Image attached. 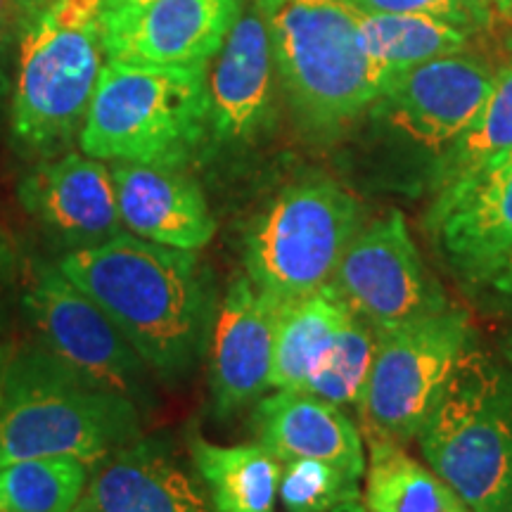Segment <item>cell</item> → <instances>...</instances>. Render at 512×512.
I'll return each mask as SVG.
<instances>
[{"instance_id":"1","label":"cell","mask_w":512,"mask_h":512,"mask_svg":"<svg viewBox=\"0 0 512 512\" xmlns=\"http://www.w3.org/2000/svg\"><path fill=\"white\" fill-rule=\"evenodd\" d=\"M57 266L117 323L159 382L185 380L209 349L219 306L197 252L126 230L98 247L64 254Z\"/></svg>"},{"instance_id":"2","label":"cell","mask_w":512,"mask_h":512,"mask_svg":"<svg viewBox=\"0 0 512 512\" xmlns=\"http://www.w3.org/2000/svg\"><path fill=\"white\" fill-rule=\"evenodd\" d=\"M133 401L76 373L38 344L5 358L0 375V467L67 456L98 465L143 437Z\"/></svg>"},{"instance_id":"3","label":"cell","mask_w":512,"mask_h":512,"mask_svg":"<svg viewBox=\"0 0 512 512\" xmlns=\"http://www.w3.org/2000/svg\"><path fill=\"white\" fill-rule=\"evenodd\" d=\"M271 38L275 76L306 131L332 136L380 98L361 10L349 0H252Z\"/></svg>"},{"instance_id":"4","label":"cell","mask_w":512,"mask_h":512,"mask_svg":"<svg viewBox=\"0 0 512 512\" xmlns=\"http://www.w3.org/2000/svg\"><path fill=\"white\" fill-rule=\"evenodd\" d=\"M207 136V67L107 60L79 145L102 162L185 166Z\"/></svg>"},{"instance_id":"5","label":"cell","mask_w":512,"mask_h":512,"mask_svg":"<svg viewBox=\"0 0 512 512\" xmlns=\"http://www.w3.org/2000/svg\"><path fill=\"white\" fill-rule=\"evenodd\" d=\"M425 463L472 512H512V366L472 344L418 432Z\"/></svg>"},{"instance_id":"6","label":"cell","mask_w":512,"mask_h":512,"mask_svg":"<svg viewBox=\"0 0 512 512\" xmlns=\"http://www.w3.org/2000/svg\"><path fill=\"white\" fill-rule=\"evenodd\" d=\"M100 0H46L19 38L12 138L53 155L81 133L102 69Z\"/></svg>"},{"instance_id":"7","label":"cell","mask_w":512,"mask_h":512,"mask_svg":"<svg viewBox=\"0 0 512 512\" xmlns=\"http://www.w3.org/2000/svg\"><path fill=\"white\" fill-rule=\"evenodd\" d=\"M361 230V204L328 178L287 185L245 233V271L280 304L328 285Z\"/></svg>"},{"instance_id":"8","label":"cell","mask_w":512,"mask_h":512,"mask_svg":"<svg viewBox=\"0 0 512 512\" xmlns=\"http://www.w3.org/2000/svg\"><path fill=\"white\" fill-rule=\"evenodd\" d=\"M377 330L373 366L358 399L361 432L406 446L475 344L470 318L458 306Z\"/></svg>"},{"instance_id":"9","label":"cell","mask_w":512,"mask_h":512,"mask_svg":"<svg viewBox=\"0 0 512 512\" xmlns=\"http://www.w3.org/2000/svg\"><path fill=\"white\" fill-rule=\"evenodd\" d=\"M24 311L50 354L150 415L157 380L117 323L50 261H36L22 294Z\"/></svg>"},{"instance_id":"10","label":"cell","mask_w":512,"mask_h":512,"mask_svg":"<svg viewBox=\"0 0 512 512\" xmlns=\"http://www.w3.org/2000/svg\"><path fill=\"white\" fill-rule=\"evenodd\" d=\"M330 285L375 328L432 316L451 306L401 211L361 226Z\"/></svg>"},{"instance_id":"11","label":"cell","mask_w":512,"mask_h":512,"mask_svg":"<svg viewBox=\"0 0 512 512\" xmlns=\"http://www.w3.org/2000/svg\"><path fill=\"white\" fill-rule=\"evenodd\" d=\"M427 230L460 283L489 287L512 264V150L434 195Z\"/></svg>"},{"instance_id":"12","label":"cell","mask_w":512,"mask_h":512,"mask_svg":"<svg viewBox=\"0 0 512 512\" xmlns=\"http://www.w3.org/2000/svg\"><path fill=\"white\" fill-rule=\"evenodd\" d=\"M494 72L470 50L434 57L389 76L370 110L413 145L441 155L484 105Z\"/></svg>"},{"instance_id":"13","label":"cell","mask_w":512,"mask_h":512,"mask_svg":"<svg viewBox=\"0 0 512 512\" xmlns=\"http://www.w3.org/2000/svg\"><path fill=\"white\" fill-rule=\"evenodd\" d=\"M247 0H147L102 10L107 60L155 67H207L238 22Z\"/></svg>"},{"instance_id":"14","label":"cell","mask_w":512,"mask_h":512,"mask_svg":"<svg viewBox=\"0 0 512 512\" xmlns=\"http://www.w3.org/2000/svg\"><path fill=\"white\" fill-rule=\"evenodd\" d=\"M17 197L43 233L67 254L126 233L112 169L83 152L43 159L19 183Z\"/></svg>"},{"instance_id":"15","label":"cell","mask_w":512,"mask_h":512,"mask_svg":"<svg viewBox=\"0 0 512 512\" xmlns=\"http://www.w3.org/2000/svg\"><path fill=\"white\" fill-rule=\"evenodd\" d=\"M280 309L283 304L261 292L247 273L228 287L209 337V389L219 418H233L271 389L268 377Z\"/></svg>"},{"instance_id":"16","label":"cell","mask_w":512,"mask_h":512,"mask_svg":"<svg viewBox=\"0 0 512 512\" xmlns=\"http://www.w3.org/2000/svg\"><path fill=\"white\" fill-rule=\"evenodd\" d=\"M275 62L264 17L252 3L207 64L209 136L245 143L273 114Z\"/></svg>"},{"instance_id":"17","label":"cell","mask_w":512,"mask_h":512,"mask_svg":"<svg viewBox=\"0 0 512 512\" xmlns=\"http://www.w3.org/2000/svg\"><path fill=\"white\" fill-rule=\"evenodd\" d=\"M112 178L128 233L185 252H200L214 238L207 197L183 166L114 162Z\"/></svg>"},{"instance_id":"18","label":"cell","mask_w":512,"mask_h":512,"mask_svg":"<svg viewBox=\"0 0 512 512\" xmlns=\"http://www.w3.org/2000/svg\"><path fill=\"white\" fill-rule=\"evenodd\" d=\"M256 441L280 463L323 460L358 479L366 477V441L344 408L302 389H273L256 401Z\"/></svg>"},{"instance_id":"19","label":"cell","mask_w":512,"mask_h":512,"mask_svg":"<svg viewBox=\"0 0 512 512\" xmlns=\"http://www.w3.org/2000/svg\"><path fill=\"white\" fill-rule=\"evenodd\" d=\"M74 512H214L207 494L155 441L133 444L91 467Z\"/></svg>"},{"instance_id":"20","label":"cell","mask_w":512,"mask_h":512,"mask_svg":"<svg viewBox=\"0 0 512 512\" xmlns=\"http://www.w3.org/2000/svg\"><path fill=\"white\" fill-rule=\"evenodd\" d=\"M354 309L330 283L283 304L273 337L268 387L302 389L335 344Z\"/></svg>"},{"instance_id":"21","label":"cell","mask_w":512,"mask_h":512,"mask_svg":"<svg viewBox=\"0 0 512 512\" xmlns=\"http://www.w3.org/2000/svg\"><path fill=\"white\" fill-rule=\"evenodd\" d=\"M368 446L363 505L368 512H472L451 484L422 465L399 441L363 432Z\"/></svg>"},{"instance_id":"22","label":"cell","mask_w":512,"mask_h":512,"mask_svg":"<svg viewBox=\"0 0 512 512\" xmlns=\"http://www.w3.org/2000/svg\"><path fill=\"white\" fill-rule=\"evenodd\" d=\"M190 456L214 512H275L283 463L268 448L219 446L192 437Z\"/></svg>"},{"instance_id":"23","label":"cell","mask_w":512,"mask_h":512,"mask_svg":"<svg viewBox=\"0 0 512 512\" xmlns=\"http://www.w3.org/2000/svg\"><path fill=\"white\" fill-rule=\"evenodd\" d=\"M512 150V60L494 72V83L475 119L437 155L434 195L467 181Z\"/></svg>"},{"instance_id":"24","label":"cell","mask_w":512,"mask_h":512,"mask_svg":"<svg viewBox=\"0 0 512 512\" xmlns=\"http://www.w3.org/2000/svg\"><path fill=\"white\" fill-rule=\"evenodd\" d=\"M361 27L370 60L387 79L434 57L470 50L472 38V34L453 27L444 19L427 15H394V12L366 15L361 12Z\"/></svg>"},{"instance_id":"25","label":"cell","mask_w":512,"mask_h":512,"mask_svg":"<svg viewBox=\"0 0 512 512\" xmlns=\"http://www.w3.org/2000/svg\"><path fill=\"white\" fill-rule=\"evenodd\" d=\"M91 465L83 460L27 458L0 467L3 512H74L86 491Z\"/></svg>"},{"instance_id":"26","label":"cell","mask_w":512,"mask_h":512,"mask_svg":"<svg viewBox=\"0 0 512 512\" xmlns=\"http://www.w3.org/2000/svg\"><path fill=\"white\" fill-rule=\"evenodd\" d=\"M377 344V330L373 323L358 316L354 311L347 320L339 337L332 344L328 356L323 358L316 373H313L302 392H309L318 399L335 403L339 408H354L361 399L363 387L373 366Z\"/></svg>"},{"instance_id":"27","label":"cell","mask_w":512,"mask_h":512,"mask_svg":"<svg viewBox=\"0 0 512 512\" xmlns=\"http://www.w3.org/2000/svg\"><path fill=\"white\" fill-rule=\"evenodd\" d=\"M361 479L323 460L283 463L278 501L285 512H330L337 505L361 501Z\"/></svg>"},{"instance_id":"28","label":"cell","mask_w":512,"mask_h":512,"mask_svg":"<svg viewBox=\"0 0 512 512\" xmlns=\"http://www.w3.org/2000/svg\"><path fill=\"white\" fill-rule=\"evenodd\" d=\"M349 3L366 15L394 12V15L437 17L472 36L489 29L494 17H498L491 0H349Z\"/></svg>"},{"instance_id":"29","label":"cell","mask_w":512,"mask_h":512,"mask_svg":"<svg viewBox=\"0 0 512 512\" xmlns=\"http://www.w3.org/2000/svg\"><path fill=\"white\" fill-rule=\"evenodd\" d=\"M17 268H19V252L15 240L10 238V233L0 226V375H3L5 358H8V351H5V304H8V294L12 287H15L17 280Z\"/></svg>"},{"instance_id":"30","label":"cell","mask_w":512,"mask_h":512,"mask_svg":"<svg viewBox=\"0 0 512 512\" xmlns=\"http://www.w3.org/2000/svg\"><path fill=\"white\" fill-rule=\"evenodd\" d=\"M43 3L46 0H0V50L15 38H22Z\"/></svg>"},{"instance_id":"31","label":"cell","mask_w":512,"mask_h":512,"mask_svg":"<svg viewBox=\"0 0 512 512\" xmlns=\"http://www.w3.org/2000/svg\"><path fill=\"white\" fill-rule=\"evenodd\" d=\"M489 290L496 292L498 297H503V299H508V302H512V264L505 268V271L498 275L496 280H491Z\"/></svg>"},{"instance_id":"32","label":"cell","mask_w":512,"mask_h":512,"mask_svg":"<svg viewBox=\"0 0 512 512\" xmlns=\"http://www.w3.org/2000/svg\"><path fill=\"white\" fill-rule=\"evenodd\" d=\"M147 3V0H100L102 10H121V8H133V5Z\"/></svg>"},{"instance_id":"33","label":"cell","mask_w":512,"mask_h":512,"mask_svg":"<svg viewBox=\"0 0 512 512\" xmlns=\"http://www.w3.org/2000/svg\"><path fill=\"white\" fill-rule=\"evenodd\" d=\"M491 3H494L498 17H505V19L512 17V0H491Z\"/></svg>"},{"instance_id":"34","label":"cell","mask_w":512,"mask_h":512,"mask_svg":"<svg viewBox=\"0 0 512 512\" xmlns=\"http://www.w3.org/2000/svg\"><path fill=\"white\" fill-rule=\"evenodd\" d=\"M330 512H368V508L363 505V501H351V503L337 505V508L330 510Z\"/></svg>"},{"instance_id":"35","label":"cell","mask_w":512,"mask_h":512,"mask_svg":"<svg viewBox=\"0 0 512 512\" xmlns=\"http://www.w3.org/2000/svg\"><path fill=\"white\" fill-rule=\"evenodd\" d=\"M8 95H10V79H8V76H5L3 67H0V105H3Z\"/></svg>"},{"instance_id":"36","label":"cell","mask_w":512,"mask_h":512,"mask_svg":"<svg viewBox=\"0 0 512 512\" xmlns=\"http://www.w3.org/2000/svg\"><path fill=\"white\" fill-rule=\"evenodd\" d=\"M503 358L512 366V337L505 339V344H503Z\"/></svg>"},{"instance_id":"37","label":"cell","mask_w":512,"mask_h":512,"mask_svg":"<svg viewBox=\"0 0 512 512\" xmlns=\"http://www.w3.org/2000/svg\"><path fill=\"white\" fill-rule=\"evenodd\" d=\"M505 50H508V55H510V60H512V31H510V34L508 36H505Z\"/></svg>"},{"instance_id":"38","label":"cell","mask_w":512,"mask_h":512,"mask_svg":"<svg viewBox=\"0 0 512 512\" xmlns=\"http://www.w3.org/2000/svg\"><path fill=\"white\" fill-rule=\"evenodd\" d=\"M0 512H3V508H0Z\"/></svg>"},{"instance_id":"39","label":"cell","mask_w":512,"mask_h":512,"mask_svg":"<svg viewBox=\"0 0 512 512\" xmlns=\"http://www.w3.org/2000/svg\"><path fill=\"white\" fill-rule=\"evenodd\" d=\"M510 22H512V17H510Z\"/></svg>"}]
</instances>
